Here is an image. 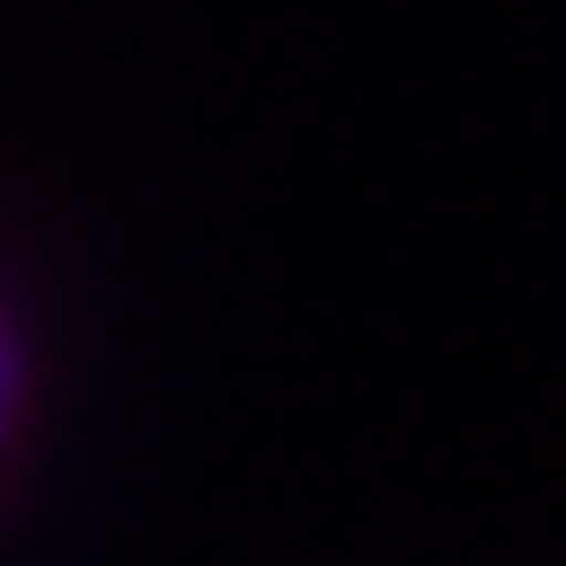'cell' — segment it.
Returning a JSON list of instances; mask_svg holds the SVG:
<instances>
[{"label":"cell","instance_id":"1","mask_svg":"<svg viewBox=\"0 0 566 566\" xmlns=\"http://www.w3.org/2000/svg\"><path fill=\"white\" fill-rule=\"evenodd\" d=\"M11 385H21V375H11V354H0V436H11Z\"/></svg>","mask_w":566,"mask_h":566}]
</instances>
